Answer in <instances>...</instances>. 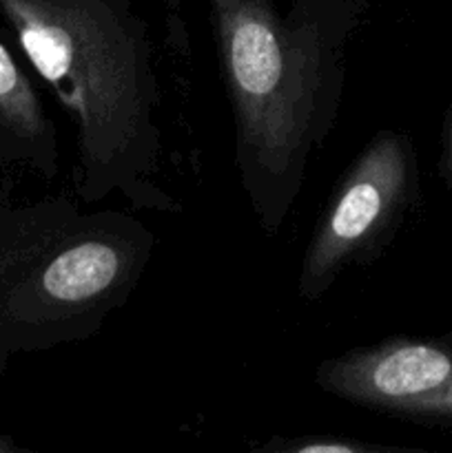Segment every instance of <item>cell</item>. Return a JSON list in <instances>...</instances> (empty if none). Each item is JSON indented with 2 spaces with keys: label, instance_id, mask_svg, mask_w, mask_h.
<instances>
[{
  "label": "cell",
  "instance_id": "6da1fadb",
  "mask_svg": "<svg viewBox=\"0 0 452 453\" xmlns=\"http://www.w3.org/2000/svg\"><path fill=\"white\" fill-rule=\"evenodd\" d=\"M235 124V168L257 226L286 224L339 115L359 0H208Z\"/></svg>",
  "mask_w": 452,
  "mask_h": 453
},
{
  "label": "cell",
  "instance_id": "7a4b0ae2",
  "mask_svg": "<svg viewBox=\"0 0 452 453\" xmlns=\"http://www.w3.org/2000/svg\"><path fill=\"white\" fill-rule=\"evenodd\" d=\"M18 44L75 124V197L180 212L160 186L153 44L133 0H0Z\"/></svg>",
  "mask_w": 452,
  "mask_h": 453
},
{
  "label": "cell",
  "instance_id": "3957f363",
  "mask_svg": "<svg viewBox=\"0 0 452 453\" xmlns=\"http://www.w3.org/2000/svg\"><path fill=\"white\" fill-rule=\"evenodd\" d=\"M417 199L410 140L379 131L346 168L319 217L297 279V295L319 301L350 265H368L386 250Z\"/></svg>",
  "mask_w": 452,
  "mask_h": 453
},
{
  "label": "cell",
  "instance_id": "277c9868",
  "mask_svg": "<svg viewBox=\"0 0 452 453\" xmlns=\"http://www.w3.org/2000/svg\"><path fill=\"white\" fill-rule=\"evenodd\" d=\"M315 383L331 396L381 414L452 420V345L381 341L323 361Z\"/></svg>",
  "mask_w": 452,
  "mask_h": 453
},
{
  "label": "cell",
  "instance_id": "5b68a950",
  "mask_svg": "<svg viewBox=\"0 0 452 453\" xmlns=\"http://www.w3.org/2000/svg\"><path fill=\"white\" fill-rule=\"evenodd\" d=\"M291 451L297 453H323V451H332V453H357V451H366L370 447L366 445H359V442H348V441H341V442H306V445H291L288 447Z\"/></svg>",
  "mask_w": 452,
  "mask_h": 453
},
{
  "label": "cell",
  "instance_id": "8992f818",
  "mask_svg": "<svg viewBox=\"0 0 452 453\" xmlns=\"http://www.w3.org/2000/svg\"><path fill=\"white\" fill-rule=\"evenodd\" d=\"M443 173L452 184V111L448 113L446 131H443Z\"/></svg>",
  "mask_w": 452,
  "mask_h": 453
}]
</instances>
